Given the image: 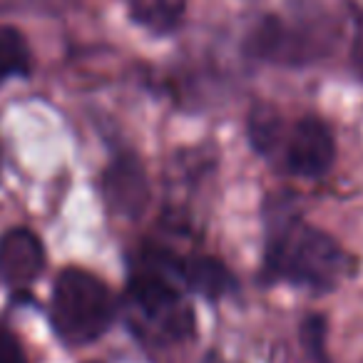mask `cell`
<instances>
[{
	"mask_svg": "<svg viewBox=\"0 0 363 363\" xmlns=\"http://www.w3.org/2000/svg\"><path fill=\"white\" fill-rule=\"evenodd\" d=\"M353 272V259L326 232L298 217L272 219L264 252V274L308 291H333Z\"/></svg>",
	"mask_w": 363,
	"mask_h": 363,
	"instance_id": "cell-1",
	"label": "cell"
},
{
	"mask_svg": "<svg viewBox=\"0 0 363 363\" xmlns=\"http://www.w3.org/2000/svg\"><path fill=\"white\" fill-rule=\"evenodd\" d=\"M125 313L130 328L147 343L169 346L194 333V313L182 298L172 279L142 267L130 279L125 294Z\"/></svg>",
	"mask_w": 363,
	"mask_h": 363,
	"instance_id": "cell-2",
	"label": "cell"
},
{
	"mask_svg": "<svg viewBox=\"0 0 363 363\" xmlns=\"http://www.w3.org/2000/svg\"><path fill=\"white\" fill-rule=\"evenodd\" d=\"M115 308L107 284L85 269H65L52 286V326L70 346L97 341L115 321Z\"/></svg>",
	"mask_w": 363,
	"mask_h": 363,
	"instance_id": "cell-3",
	"label": "cell"
},
{
	"mask_svg": "<svg viewBox=\"0 0 363 363\" xmlns=\"http://www.w3.org/2000/svg\"><path fill=\"white\" fill-rule=\"evenodd\" d=\"M142 267L155 269L164 274L174 284H182L189 291L199 294L204 298H222L237 289L232 272L219 259L212 257H187L179 259L167 252H150L142 259Z\"/></svg>",
	"mask_w": 363,
	"mask_h": 363,
	"instance_id": "cell-4",
	"label": "cell"
},
{
	"mask_svg": "<svg viewBox=\"0 0 363 363\" xmlns=\"http://www.w3.org/2000/svg\"><path fill=\"white\" fill-rule=\"evenodd\" d=\"M333 157H336L333 132L318 117H301L284 142V164L291 174L303 179L326 174L333 164Z\"/></svg>",
	"mask_w": 363,
	"mask_h": 363,
	"instance_id": "cell-5",
	"label": "cell"
},
{
	"mask_svg": "<svg viewBox=\"0 0 363 363\" xmlns=\"http://www.w3.org/2000/svg\"><path fill=\"white\" fill-rule=\"evenodd\" d=\"M102 192L117 217L140 219L150 204V179L142 162L130 152L117 155L102 177Z\"/></svg>",
	"mask_w": 363,
	"mask_h": 363,
	"instance_id": "cell-6",
	"label": "cell"
},
{
	"mask_svg": "<svg viewBox=\"0 0 363 363\" xmlns=\"http://www.w3.org/2000/svg\"><path fill=\"white\" fill-rule=\"evenodd\" d=\"M45 269V249L30 229H11L0 237V279L11 289H28Z\"/></svg>",
	"mask_w": 363,
	"mask_h": 363,
	"instance_id": "cell-7",
	"label": "cell"
},
{
	"mask_svg": "<svg viewBox=\"0 0 363 363\" xmlns=\"http://www.w3.org/2000/svg\"><path fill=\"white\" fill-rule=\"evenodd\" d=\"M187 0H127L130 18L152 35H167L179 26Z\"/></svg>",
	"mask_w": 363,
	"mask_h": 363,
	"instance_id": "cell-8",
	"label": "cell"
},
{
	"mask_svg": "<svg viewBox=\"0 0 363 363\" xmlns=\"http://www.w3.org/2000/svg\"><path fill=\"white\" fill-rule=\"evenodd\" d=\"M33 67L30 48L21 30L0 28V85L13 77H28Z\"/></svg>",
	"mask_w": 363,
	"mask_h": 363,
	"instance_id": "cell-9",
	"label": "cell"
},
{
	"mask_svg": "<svg viewBox=\"0 0 363 363\" xmlns=\"http://www.w3.org/2000/svg\"><path fill=\"white\" fill-rule=\"evenodd\" d=\"M303 336V346L311 353L313 363H328V353H326V323L321 316H308L303 321L301 328Z\"/></svg>",
	"mask_w": 363,
	"mask_h": 363,
	"instance_id": "cell-10",
	"label": "cell"
},
{
	"mask_svg": "<svg viewBox=\"0 0 363 363\" xmlns=\"http://www.w3.org/2000/svg\"><path fill=\"white\" fill-rule=\"evenodd\" d=\"M0 363H28L18 338L0 326Z\"/></svg>",
	"mask_w": 363,
	"mask_h": 363,
	"instance_id": "cell-11",
	"label": "cell"
},
{
	"mask_svg": "<svg viewBox=\"0 0 363 363\" xmlns=\"http://www.w3.org/2000/svg\"><path fill=\"white\" fill-rule=\"evenodd\" d=\"M204 363H232V361H227V358H222L219 353H209L207 358H204Z\"/></svg>",
	"mask_w": 363,
	"mask_h": 363,
	"instance_id": "cell-12",
	"label": "cell"
}]
</instances>
